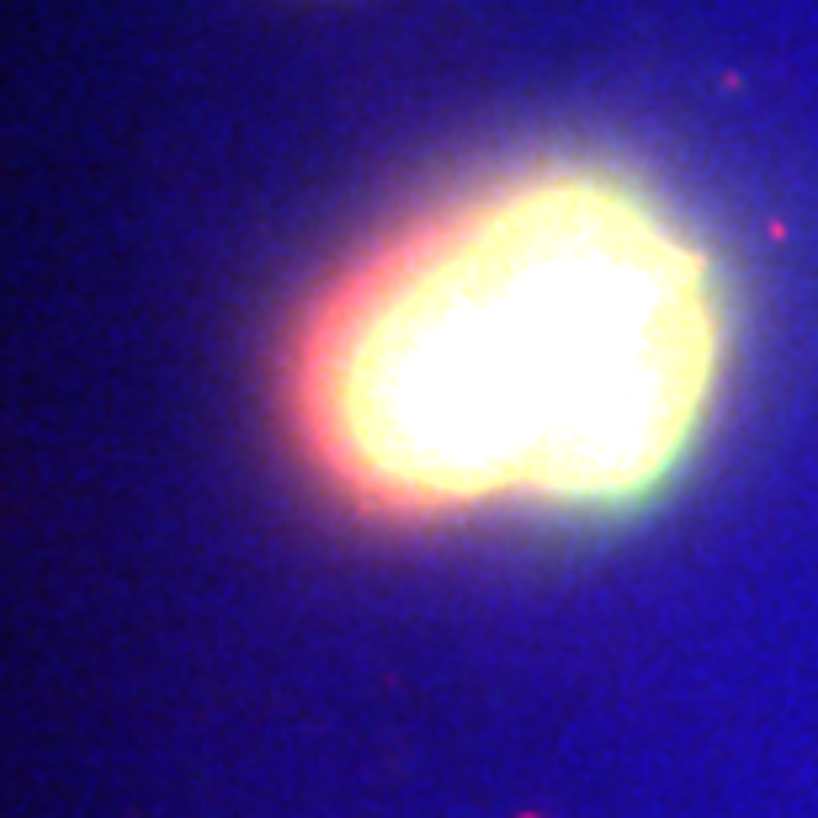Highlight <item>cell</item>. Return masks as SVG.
I'll return each instance as SVG.
<instances>
[{
	"label": "cell",
	"mask_w": 818,
	"mask_h": 818,
	"mask_svg": "<svg viewBox=\"0 0 818 818\" xmlns=\"http://www.w3.org/2000/svg\"><path fill=\"white\" fill-rule=\"evenodd\" d=\"M728 336L712 250L649 181L537 160L367 245L292 340L288 405L378 516H611L691 458Z\"/></svg>",
	"instance_id": "6da1fadb"
}]
</instances>
